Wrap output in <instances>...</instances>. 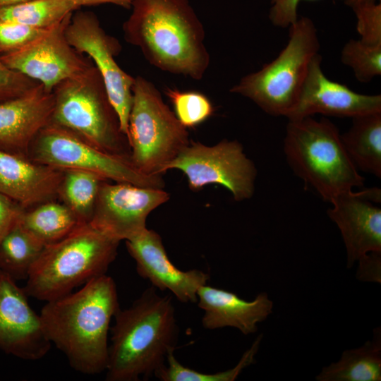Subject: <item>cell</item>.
<instances>
[{"label":"cell","instance_id":"obj_14","mask_svg":"<svg viewBox=\"0 0 381 381\" xmlns=\"http://www.w3.org/2000/svg\"><path fill=\"white\" fill-rule=\"evenodd\" d=\"M15 279L0 270V349L26 361H37L52 344L42 329L40 315Z\"/></svg>","mask_w":381,"mask_h":381},{"label":"cell","instance_id":"obj_25","mask_svg":"<svg viewBox=\"0 0 381 381\" xmlns=\"http://www.w3.org/2000/svg\"><path fill=\"white\" fill-rule=\"evenodd\" d=\"M79 9L71 0H28L0 7V18L47 29Z\"/></svg>","mask_w":381,"mask_h":381},{"label":"cell","instance_id":"obj_20","mask_svg":"<svg viewBox=\"0 0 381 381\" xmlns=\"http://www.w3.org/2000/svg\"><path fill=\"white\" fill-rule=\"evenodd\" d=\"M198 306L204 310L202 325L207 329L234 327L244 335L258 331V325L272 313L273 302L265 292L253 301L236 294L205 284L197 293Z\"/></svg>","mask_w":381,"mask_h":381},{"label":"cell","instance_id":"obj_38","mask_svg":"<svg viewBox=\"0 0 381 381\" xmlns=\"http://www.w3.org/2000/svg\"><path fill=\"white\" fill-rule=\"evenodd\" d=\"M26 1H28V0H0V7L16 4L21 3Z\"/></svg>","mask_w":381,"mask_h":381},{"label":"cell","instance_id":"obj_30","mask_svg":"<svg viewBox=\"0 0 381 381\" xmlns=\"http://www.w3.org/2000/svg\"><path fill=\"white\" fill-rule=\"evenodd\" d=\"M47 29L35 28L0 18V55L23 48Z\"/></svg>","mask_w":381,"mask_h":381},{"label":"cell","instance_id":"obj_24","mask_svg":"<svg viewBox=\"0 0 381 381\" xmlns=\"http://www.w3.org/2000/svg\"><path fill=\"white\" fill-rule=\"evenodd\" d=\"M44 248L18 220L0 242V270L16 281L26 279Z\"/></svg>","mask_w":381,"mask_h":381},{"label":"cell","instance_id":"obj_36","mask_svg":"<svg viewBox=\"0 0 381 381\" xmlns=\"http://www.w3.org/2000/svg\"><path fill=\"white\" fill-rule=\"evenodd\" d=\"M80 8L82 6L111 4L126 9H131L133 0H71Z\"/></svg>","mask_w":381,"mask_h":381},{"label":"cell","instance_id":"obj_4","mask_svg":"<svg viewBox=\"0 0 381 381\" xmlns=\"http://www.w3.org/2000/svg\"><path fill=\"white\" fill-rule=\"evenodd\" d=\"M283 150L290 169L328 202L355 188L365 178L349 158L338 128L328 119L307 116L288 121Z\"/></svg>","mask_w":381,"mask_h":381},{"label":"cell","instance_id":"obj_18","mask_svg":"<svg viewBox=\"0 0 381 381\" xmlns=\"http://www.w3.org/2000/svg\"><path fill=\"white\" fill-rule=\"evenodd\" d=\"M54 102L53 92L40 83L0 102V148L28 157L34 138L51 122Z\"/></svg>","mask_w":381,"mask_h":381},{"label":"cell","instance_id":"obj_26","mask_svg":"<svg viewBox=\"0 0 381 381\" xmlns=\"http://www.w3.org/2000/svg\"><path fill=\"white\" fill-rule=\"evenodd\" d=\"M106 181L99 176L80 170H64L58 198L83 223L90 222L99 186Z\"/></svg>","mask_w":381,"mask_h":381},{"label":"cell","instance_id":"obj_17","mask_svg":"<svg viewBox=\"0 0 381 381\" xmlns=\"http://www.w3.org/2000/svg\"><path fill=\"white\" fill-rule=\"evenodd\" d=\"M125 241L141 277L148 279L157 289L169 291L183 303L197 302L199 288L207 284L210 279L207 273L200 270L178 269L170 261L161 236L154 230L147 228Z\"/></svg>","mask_w":381,"mask_h":381},{"label":"cell","instance_id":"obj_15","mask_svg":"<svg viewBox=\"0 0 381 381\" xmlns=\"http://www.w3.org/2000/svg\"><path fill=\"white\" fill-rule=\"evenodd\" d=\"M318 53L312 59L297 101L286 116L288 121L315 114L353 118L381 111V95L354 92L346 85L329 79L322 69Z\"/></svg>","mask_w":381,"mask_h":381},{"label":"cell","instance_id":"obj_22","mask_svg":"<svg viewBox=\"0 0 381 381\" xmlns=\"http://www.w3.org/2000/svg\"><path fill=\"white\" fill-rule=\"evenodd\" d=\"M318 381H380L381 328L373 329L372 339L356 349H346L340 359L322 368Z\"/></svg>","mask_w":381,"mask_h":381},{"label":"cell","instance_id":"obj_5","mask_svg":"<svg viewBox=\"0 0 381 381\" xmlns=\"http://www.w3.org/2000/svg\"><path fill=\"white\" fill-rule=\"evenodd\" d=\"M119 243L89 222L79 224L62 239L44 246L26 279L25 294L47 302L106 274Z\"/></svg>","mask_w":381,"mask_h":381},{"label":"cell","instance_id":"obj_12","mask_svg":"<svg viewBox=\"0 0 381 381\" xmlns=\"http://www.w3.org/2000/svg\"><path fill=\"white\" fill-rule=\"evenodd\" d=\"M72 14L23 48L0 55L2 62L50 92L61 82L85 71L92 62L77 52L65 35Z\"/></svg>","mask_w":381,"mask_h":381},{"label":"cell","instance_id":"obj_23","mask_svg":"<svg viewBox=\"0 0 381 381\" xmlns=\"http://www.w3.org/2000/svg\"><path fill=\"white\" fill-rule=\"evenodd\" d=\"M18 220L44 246L62 239L83 223L64 203L55 200L23 210Z\"/></svg>","mask_w":381,"mask_h":381},{"label":"cell","instance_id":"obj_1","mask_svg":"<svg viewBox=\"0 0 381 381\" xmlns=\"http://www.w3.org/2000/svg\"><path fill=\"white\" fill-rule=\"evenodd\" d=\"M119 308L115 282L103 274L74 293L47 301L39 315L46 337L70 366L96 375L106 370L110 322Z\"/></svg>","mask_w":381,"mask_h":381},{"label":"cell","instance_id":"obj_19","mask_svg":"<svg viewBox=\"0 0 381 381\" xmlns=\"http://www.w3.org/2000/svg\"><path fill=\"white\" fill-rule=\"evenodd\" d=\"M64 171L0 148V193L23 209L55 200Z\"/></svg>","mask_w":381,"mask_h":381},{"label":"cell","instance_id":"obj_6","mask_svg":"<svg viewBox=\"0 0 381 381\" xmlns=\"http://www.w3.org/2000/svg\"><path fill=\"white\" fill-rule=\"evenodd\" d=\"M52 92V123L102 151L131 159L128 140L121 129L119 116L94 64L59 83Z\"/></svg>","mask_w":381,"mask_h":381},{"label":"cell","instance_id":"obj_32","mask_svg":"<svg viewBox=\"0 0 381 381\" xmlns=\"http://www.w3.org/2000/svg\"><path fill=\"white\" fill-rule=\"evenodd\" d=\"M38 84L8 68L0 58V102L20 96Z\"/></svg>","mask_w":381,"mask_h":381},{"label":"cell","instance_id":"obj_34","mask_svg":"<svg viewBox=\"0 0 381 381\" xmlns=\"http://www.w3.org/2000/svg\"><path fill=\"white\" fill-rule=\"evenodd\" d=\"M356 278L364 282L381 283V252L369 253L358 260Z\"/></svg>","mask_w":381,"mask_h":381},{"label":"cell","instance_id":"obj_13","mask_svg":"<svg viewBox=\"0 0 381 381\" xmlns=\"http://www.w3.org/2000/svg\"><path fill=\"white\" fill-rule=\"evenodd\" d=\"M169 199L162 188L104 181L89 223L115 240L126 241L145 231L150 212Z\"/></svg>","mask_w":381,"mask_h":381},{"label":"cell","instance_id":"obj_21","mask_svg":"<svg viewBox=\"0 0 381 381\" xmlns=\"http://www.w3.org/2000/svg\"><path fill=\"white\" fill-rule=\"evenodd\" d=\"M341 140L358 170L381 178V111L352 118Z\"/></svg>","mask_w":381,"mask_h":381},{"label":"cell","instance_id":"obj_9","mask_svg":"<svg viewBox=\"0 0 381 381\" xmlns=\"http://www.w3.org/2000/svg\"><path fill=\"white\" fill-rule=\"evenodd\" d=\"M28 157L60 170H80L97 174L104 180L139 186L163 188L162 176L145 174L130 158L99 150L78 135L50 122L30 145Z\"/></svg>","mask_w":381,"mask_h":381},{"label":"cell","instance_id":"obj_31","mask_svg":"<svg viewBox=\"0 0 381 381\" xmlns=\"http://www.w3.org/2000/svg\"><path fill=\"white\" fill-rule=\"evenodd\" d=\"M360 40L368 45L381 44V4L367 3L352 9Z\"/></svg>","mask_w":381,"mask_h":381},{"label":"cell","instance_id":"obj_28","mask_svg":"<svg viewBox=\"0 0 381 381\" xmlns=\"http://www.w3.org/2000/svg\"><path fill=\"white\" fill-rule=\"evenodd\" d=\"M341 61L360 83H369L381 75V44L368 45L351 39L341 49Z\"/></svg>","mask_w":381,"mask_h":381},{"label":"cell","instance_id":"obj_16","mask_svg":"<svg viewBox=\"0 0 381 381\" xmlns=\"http://www.w3.org/2000/svg\"><path fill=\"white\" fill-rule=\"evenodd\" d=\"M381 191L377 188L350 190L334 198L327 215L339 229L348 268L371 252H381Z\"/></svg>","mask_w":381,"mask_h":381},{"label":"cell","instance_id":"obj_29","mask_svg":"<svg viewBox=\"0 0 381 381\" xmlns=\"http://www.w3.org/2000/svg\"><path fill=\"white\" fill-rule=\"evenodd\" d=\"M165 94L173 104L176 118L186 128L202 123L214 113L211 101L201 92L167 88Z\"/></svg>","mask_w":381,"mask_h":381},{"label":"cell","instance_id":"obj_7","mask_svg":"<svg viewBox=\"0 0 381 381\" xmlns=\"http://www.w3.org/2000/svg\"><path fill=\"white\" fill-rule=\"evenodd\" d=\"M289 40L278 56L258 71L243 76L230 92L253 102L273 116H284L294 107L320 42L313 20L298 18L289 28Z\"/></svg>","mask_w":381,"mask_h":381},{"label":"cell","instance_id":"obj_27","mask_svg":"<svg viewBox=\"0 0 381 381\" xmlns=\"http://www.w3.org/2000/svg\"><path fill=\"white\" fill-rule=\"evenodd\" d=\"M263 334H259L242 355L240 361L234 368L214 373H201L183 365L174 356V351L169 353L166 363L155 375L162 381H234L241 372L255 363L262 339Z\"/></svg>","mask_w":381,"mask_h":381},{"label":"cell","instance_id":"obj_2","mask_svg":"<svg viewBox=\"0 0 381 381\" xmlns=\"http://www.w3.org/2000/svg\"><path fill=\"white\" fill-rule=\"evenodd\" d=\"M126 41L155 67L200 80L210 65L203 25L188 0H133Z\"/></svg>","mask_w":381,"mask_h":381},{"label":"cell","instance_id":"obj_10","mask_svg":"<svg viewBox=\"0 0 381 381\" xmlns=\"http://www.w3.org/2000/svg\"><path fill=\"white\" fill-rule=\"evenodd\" d=\"M179 169L187 177L189 188L198 191L210 184L228 189L234 199H250L255 191L257 169L237 140L224 139L214 145L190 141L165 167Z\"/></svg>","mask_w":381,"mask_h":381},{"label":"cell","instance_id":"obj_11","mask_svg":"<svg viewBox=\"0 0 381 381\" xmlns=\"http://www.w3.org/2000/svg\"><path fill=\"white\" fill-rule=\"evenodd\" d=\"M65 35L71 46L79 54H87L99 72L121 129L128 138L135 78L116 61L121 50L119 42L105 32L93 12L78 9L73 13Z\"/></svg>","mask_w":381,"mask_h":381},{"label":"cell","instance_id":"obj_35","mask_svg":"<svg viewBox=\"0 0 381 381\" xmlns=\"http://www.w3.org/2000/svg\"><path fill=\"white\" fill-rule=\"evenodd\" d=\"M23 210L18 204L0 193V242L18 222Z\"/></svg>","mask_w":381,"mask_h":381},{"label":"cell","instance_id":"obj_33","mask_svg":"<svg viewBox=\"0 0 381 381\" xmlns=\"http://www.w3.org/2000/svg\"><path fill=\"white\" fill-rule=\"evenodd\" d=\"M303 0H270L271 7L269 19L273 25L288 28L295 23L298 18L297 9ZM318 1V0H308Z\"/></svg>","mask_w":381,"mask_h":381},{"label":"cell","instance_id":"obj_8","mask_svg":"<svg viewBox=\"0 0 381 381\" xmlns=\"http://www.w3.org/2000/svg\"><path fill=\"white\" fill-rule=\"evenodd\" d=\"M128 119L131 160L150 176H162L166 166L190 143L188 132L147 79L135 78Z\"/></svg>","mask_w":381,"mask_h":381},{"label":"cell","instance_id":"obj_37","mask_svg":"<svg viewBox=\"0 0 381 381\" xmlns=\"http://www.w3.org/2000/svg\"><path fill=\"white\" fill-rule=\"evenodd\" d=\"M344 4L352 9L356 6L367 4L376 2V0H343Z\"/></svg>","mask_w":381,"mask_h":381},{"label":"cell","instance_id":"obj_3","mask_svg":"<svg viewBox=\"0 0 381 381\" xmlns=\"http://www.w3.org/2000/svg\"><path fill=\"white\" fill-rule=\"evenodd\" d=\"M114 318L106 380L138 381L155 375L177 343L179 327L171 297L159 294L152 286L128 308H119Z\"/></svg>","mask_w":381,"mask_h":381}]
</instances>
